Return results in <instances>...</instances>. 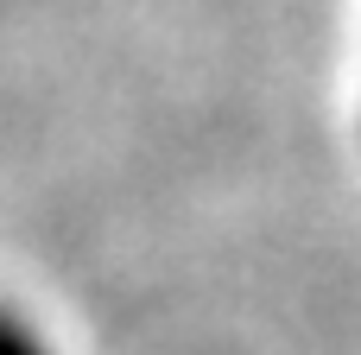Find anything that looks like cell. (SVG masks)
I'll use <instances>...</instances> for the list:
<instances>
[{
  "mask_svg": "<svg viewBox=\"0 0 361 355\" xmlns=\"http://www.w3.org/2000/svg\"><path fill=\"white\" fill-rule=\"evenodd\" d=\"M0 355H44V349L19 330V318H6V311H0Z\"/></svg>",
  "mask_w": 361,
  "mask_h": 355,
  "instance_id": "obj_1",
  "label": "cell"
}]
</instances>
